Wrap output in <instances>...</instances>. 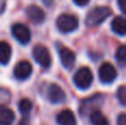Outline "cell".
<instances>
[{"label": "cell", "instance_id": "6da1fadb", "mask_svg": "<svg viewBox=\"0 0 126 125\" xmlns=\"http://www.w3.org/2000/svg\"><path fill=\"white\" fill-rule=\"evenodd\" d=\"M111 15H112V10L109 7L105 6L95 7L87 13L86 19H85V24L87 27H90V28L97 27L103 21H105L106 18H109Z\"/></svg>", "mask_w": 126, "mask_h": 125}, {"label": "cell", "instance_id": "7a4b0ae2", "mask_svg": "<svg viewBox=\"0 0 126 125\" xmlns=\"http://www.w3.org/2000/svg\"><path fill=\"white\" fill-rule=\"evenodd\" d=\"M73 82L80 90H86L92 85L93 82V73L86 66H82L75 72L73 77Z\"/></svg>", "mask_w": 126, "mask_h": 125}, {"label": "cell", "instance_id": "3957f363", "mask_svg": "<svg viewBox=\"0 0 126 125\" xmlns=\"http://www.w3.org/2000/svg\"><path fill=\"white\" fill-rule=\"evenodd\" d=\"M103 103H104V96L102 94L94 95V96H91L86 100H83L81 102L79 111H80L82 116H85L87 113L92 114L94 111H98V108L103 105Z\"/></svg>", "mask_w": 126, "mask_h": 125}, {"label": "cell", "instance_id": "277c9868", "mask_svg": "<svg viewBox=\"0 0 126 125\" xmlns=\"http://www.w3.org/2000/svg\"><path fill=\"white\" fill-rule=\"evenodd\" d=\"M57 27L60 32L62 33H70L73 32L79 27V20L75 16L63 13L57 20Z\"/></svg>", "mask_w": 126, "mask_h": 125}, {"label": "cell", "instance_id": "5b68a950", "mask_svg": "<svg viewBox=\"0 0 126 125\" xmlns=\"http://www.w3.org/2000/svg\"><path fill=\"white\" fill-rule=\"evenodd\" d=\"M32 55H33V59L35 60V62H38L42 68H46V69L50 68L52 59H51L50 51L48 50L47 47L42 46V44L35 46L32 50Z\"/></svg>", "mask_w": 126, "mask_h": 125}, {"label": "cell", "instance_id": "8992f818", "mask_svg": "<svg viewBox=\"0 0 126 125\" xmlns=\"http://www.w3.org/2000/svg\"><path fill=\"white\" fill-rule=\"evenodd\" d=\"M98 78H100L101 82L104 84L112 83L117 78V71L112 63L104 62L101 64L100 69H98Z\"/></svg>", "mask_w": 126, "mask_h": 125}, {"label": "cell", "instance_id": "52a82bcc", "mask_svg": "<svg viewBox=\"0 0 126 125\" xmlns=\"http://www.w3.org/2000/svg\"><path fill=\"white\" fill-rule=\"evenodd\" d=\"M11 33L13 38L21 44L29 43L31 40L30 29L23 23H15L11 28Z\"/></svg>", "mask_w": 126, "mask_h": 125}, {"label": "cell", "instance_id": "ba28073f", "mask_svg": "<svg viewBox=\"0 0 126 125\" xmlns=\"http://www.w3.org/2000/svg\"><path fill=\"white\" fill-rule=\"evenodd\" d=\"M31 74H32V64L27 60L18 62L13 69V77L19 81H24L29 79Z\"/></svg>", "mask_w": 126, "mask_h": 125}, {"label": "cell", "instance_id": "9c48e42d", "mask_svg": "<svg viewBox=\"0 0 126 125\" xmlns=\"http://www.w3.org/2000/svg\"><path fill=\"white\" fill-rule=\"evenodd\" d=\"M58 51H59V57L60 60H61L62 65L67 70H71L74 66V64H75V60H76L74 52L64 46L58 47Z\"/></svg>", "mask_w": 126, "mask_h": 125}, {"label": "cell", "instance_id": "30bf717a", "mask_svg": "<svg viewBox=\"0 0 126 125\" xmlns=\"http://www.w3.org/2000/svg\"><path fill=\"white\" fill-rule=\"evenodd\" d=\"M47 99L53 104L63 103L65 101V93L58 84H49L47 88Z\"/></svg>", "mask_w": 126, "mask_h": 125}, {"label": "cell", "instance_id": "8fae6325", "mask_svg": "<svg viewBox=\"0 0 126 125\" xmlns=\"http://www.w3.org/2000/svg\"><path fill=\"white\" fill-rule=\"evenodd\" d=\"M26 13L29 19L35 24H40L46 20V12L43 11V9H41L38 6H34V4L27 7Z\"/></svg>", "mask_w": 126, "mask_h": 125}, {"label": "cell", "instance_id": "7c38bea8", "mask_svg": "<svg viewBox=\"0 0 126 125\" xmlns=\"http://www.w3.org/2000/svg\"><path fill=\"white\" fill-rule=\"evenodd\" d=\"M57 122L59 125H78L75 115L70 110H63L57 116Z\"/></svg>", "mask_w": 126, "mask_h": 125}, {"label": "cell", "instance_id": "4fadbf2b", "mask_svg": "<svg viewBox=\"0 0 126 125\" xmlns=\"http://www.w3.org/2000/svg\"><path fill=\"white\" fill-rule=\"evenodd\" d=\"M112 31L117 35H126V18L117 16L112 20Z\"/></svg>", "mask_w": 126, "mask_h": 125}, {"label": "cell", "instance_id": "5bb4252c", "mask_svg": "<svg viewBox=\"0 0 126 125\" xmlns=\"http://www.w3.org/2000/svg\"><path fill=\"white\" fill-rule=\"evenodd\" d=\"M13 122H15L13 111L2 105L0 108V125H12Z\"/></svg>", "mask_w": 126, "mask_h": 125}, {"label": "cell", "instance_id": "9a60e30c", "mask_svg": "<svg viewBox=\"0 0 126 125\" xmlns=\"http://www.w3.org/2000/svg\"><path fill=\"white\" fill-rule=\"evenodd\" d=\"M11 58V47L6 41L0 42V62L2 65H6Z\"/></svg>", "mask_w": 126, "mask_h": 125}, {"label": "cell", "instance_id": "2e32d148", "mask_svg": "<svg viewBox=\"0 0 126 125\" xmlns=\"http://www.w3.org/2000/svg\"><path fill=\"white\" fill-rule=\"evenodd\" d=\"M90 122L92 125H110L109 120L103 115L100 110L94 111L92 114H90Z\"/></svg>", "mask_w": 126, "mask_h": 125}, {"label": "cell", "instance_id": "e0dca14e", "mask_svg": "<svg viewBox=\"0 0 126 125\" xmlns=\"http://www.w3.org/2000/svg\"><path fill=\"white\" fill-rule=\"evenodd\" d=\"M18 106H19V111L21 112V114L23 115H29V113L31 112V110H32V102L30 101V100L28 99H22L19 101V104H18Z\"/></svg>", "mask_w": 126, "mask_h": 125}, {"label": "cell", "instance_id": "ac0fdd59", "mask_svg": "<svg viewBox=\"0 0 126 125\" xmlns=\"http://www.w3.org/2000/svg\"><path fill=\"white\" fill-rule=\"evenodd\" d=\"M115 58L117 60V62L120 63V65L122 66L126 65V44L118 47L117 51L115 53Z\"/></svg>", "mask_w": 126, "mask_h": 125}, {"label": "cell", "instance_id": "d6986e66", "mask_svg": "<svg viewBox=\"0 0 126 125\" xmlns=\"http://www.w3.org/2000/svg\"><path fill=\"white\" fill-rule=\"evenodd\" d=\"M116 95H117V100L122 105L126 106V86H120L117 89V92H116Z\"/></svg>", "mask_w": 126, "mask_h": 125}, {"label": "cell", "instance_id": "ffe728a7", "mask_svg": "<svg viewBox=\"0 0 126 125\" xmlns=\"http://www.w3.org/2000/svg\"><path fill=\"white\" fill-rule=\"evenodd\" d=\"M117 125H126V113H122L118 115Z\"/></svg>", "mask_w": 126, "mask_h": 125}, {"label": "cell", "instance_id": "44dd1931", "mask_svg": "<svg viewBox=\"0 0 126 125\" xmlns=\"http://www.w3.org/2000/svg\"><path fill=\"white\" fill-rule=\"evenodd\" d=\"M117 4L120 7L121 11L126 15V0H117Z\"/></svg>", "mask_w": 126, "mask_h": 125}, {"label": "cell", "instance_id": "7402d4cb", "mask_svg": "<svg viewBox=\"0 0 126 125\" xmlns=\"http://www.w3.org/2000/svg\"><path fill=\"white\" fill-rule=\"evenodd\" d=\"M73 2L76 4V6L85 7V6H86V4L90 2V0H73Z\"/></svg>", "mask_w": 126, "mask_h": 125}, {"label": "cell", "instance_id": "603a6c76", "mask_svg": "<svg viewBox=\"0 0 126 125\" xmlns=\"http://www.w3.org/2000/svg\"><path fill=\"white\" fill-rule=\"evenodd\" d=\"M18 125H30V123H29V121L27 119H23V120H21V121L19 122V124Z\"/></svg>", "mask_w": 126, "mask_h": 125}, {"label": "cell", "instance_id": "cb8c5ba5", "mask_svg": "<svg viewBox=\"0 0 126 125\" xmlns=\"http://www.w3.org/2000/svg\"><path fill=\"white\" fill-rule=\"evenodd\" d=\"M4 8H6V0H1V12L4 11Z\"/></svg>", "mask_w": 126, "mask_h": 125}]
</instances>
